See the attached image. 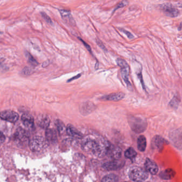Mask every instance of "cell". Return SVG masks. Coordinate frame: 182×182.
Here are the masks:
<instances>
[{
  "mask_svg": "<svg viewBox=\"0 0 182 182\" xmlns=\"http://www.w3.org/2000/svg\"><path fill=\"white\" fill-rule=\"evenodd\" d=\"M142 69H141L139 71L138 70V71L136 72V74L137 75L138 78L140 82H141V84L142 85V87H143V89H144V90H146V88H145V86L144 82V80H143V75H142Z\"/></svg>",
  "mask_w": 182,
  "mask_h": 182,
  "instance_id": "28",
  "label": "cell"
},
{
  "mask_svg": "<svg viewBox=\"0 0 182 182\" xmlns=\"http://www.w3.org/2000/svg\"><path fill=\"white\" fill-rule=\"evenodd\" d=\"M119 30H120L121 32H123L124 34H125L127 36L128 38H129V39H133V38H134V35L132 34L130 32H129V31H127V30H124V28H119Z\"/></svg>",
  "mask_w": 182,
  "mask_h": 182,
  "instance_id": "30",
  "label": "cell"
},
{
  "mask_svg": "<svg viewBox=\"0 0 182 182\" xmlns=\"http://www.w3.org/2000/svg\"><path fill=\"white\" fill-rule=\"evenodd\" d=\"M160 9L163 11L165 14L169 17L175 18L179 16V11L172 4L165 3L159 5Z\"/></svg>",
  "mask_w": 182,
  "mask_h": 182,
  "instance_id": "6",
  "label": "cell"
},
{
  "mask_svg": "<svg viewBox=\"0 0 182 182\" xmlns=\"http://www.w3.org/2000/svg\"><path fill=\"white\" fill-rule=\"evenodd\" d=\"M81 74H78V75H76V76H73V78H71V79H69L68 80H67V82H71V81H72L73 80H76V79H79V78L81 76Z\"/></svg>",
  "mask_w": 182,
  "mask_h": 182,
  "instance_id": "34",
  "label": "cell"
},
{
  "mask_svg": "<svg viewBox=\"0 0 182 182\" xmlns=\"http://www.w3.org/2000/svg\"><path fill=\"white\" fill-rule=\"evenodd\" d=\"M117 65L121 68V74L122 78L126 84L128 89L132 90L133 88L129 80V66L124 59L117 58L116 60Z\"/></svg>",
  "mask_w": 182,
  "mask_h": 182,
  "instance_id": "3",
  "label": "cell"
},
{
  "mask_svg": "<svg viewBox=\"0 0 182 182\" xmlns=\"http://www.w3.org/2000/svg\"><path fill=\"white\" fill-rule=\"evenodd\" d=\"M182 23H181V25H180V26H179V31H180V30H182Z\"/></svg>",
  "mask_w": 182,
  "mask_h": 182,
  "instance_id": "36",
  "label": "cell"
},
{
  "mask_svg": "<svg viewBox=\"0 0 182 182\" xmlns=\"http://www.w3.org/2000/svg\"><path fill=\"white\" fill-rule=\"evenodd\" d=\"M125 97V94L123 93H112L109 95H104L100 97V100H110V101H119L122 100Z\"/></svg>",
  "mask_w": 182,
  "mask_h": 182,
  "instance_id": "12",
  "label": "cell"
},
{
  "mask_svg": "<svg viewBox=\"0 0 182 182\" xmlns=\"http://www.w3.org/2000/svg\"><path fill=\"white\" fill-rule=\"evenodd\" d=\"M145 170L152 175H156L159 171V168L155 161L149 158H147L145 163Z\"/></svg>",
  "mask_w": 182,
  "mask_h": 182,
  "instance_id": "10",
  "label": "cell"
},
{
  "mask_svg": "<svg viewBox=\"0 0 182 182\" xmlns=\"http://www.w3.org/2000/svg\"><path fill=\"white\" fill-rule=\"evenodd\" d=\"M165 144V140L161 136L157 135L152 139V147L159 151H161Z\"/></svg>",
  "mask_w": 182,
  "mask_h": 182,
  "instance_id": "13",
  "label": "cell"
},
{
  "mask_svg": "<svg viewBox=\"0 0 182 182\" xmlns=\"http://www.w3.org/2000/svg\"><path fill=\"white\" fill-rule=\"evenodd\" d=\"M169 137L176 148L182 149V131L179 129L172 130L169 134Z\"/></svg>",
  "mask_w": 182,
  "mask_h": 182,
  "instance_id": "7",
  "label": "cell"
},
{
  "mask_svg": "<svg viewBox=\"0 0 182 182\" xmlns=\"http://www.w3.org/2000/svg\"><path fill=\"white\" fill-rule=\"evenodd\" d=\"M14 140L18 145L21 146H25L30 143L29 135L27 131L25 130L23 128H19L14 134Z\"/></svg>",
  "mask_w": 182,
  "mask_h": 182,
  "instance_id": "5",
  "label": "cell"
},
{
  "mask_svg": "<svg viewBox=\"0 0 182 182\" xmlns=\"http://www.w3.org/2000/svg\"><path fill=\"white\" fill-rule=\"evenodd\" d=\"M5 137L4 136V135L3 134L2 132H1V135H0V140H1V143L2 144L3 143L4 141H5Z\"/></svg>",
  "mask_w": 182,
  "mask_h": 182,
  "instance_id": "35",
  "label": "cell"
},
{
  "mask_svg": "<svg viewBox=\"0 0 182 182\" xmlns=\"http://www.w3.org/2000/svg\"><path fill=\"white\" fill-rule=\"evenodd\" d=\"M21 121L25 126L29 129H33L34 128V120L33 117L27 113L23 114L21 116Z\"/></svg>",
  "mask_w": 182,
  "mask_h": 182,
  "instance_id": "11",
  "label": "cell"
},
{
  "mask_svg": "<svg viewBox=\"0 0 182 182\" xmlns=\"http://www.w3.org/2000/svg\"><path fill=\"white\" fill-rule=\"evenodd\" d=\"M25 56H26V58H27L28 62L31 64V65L33 66H36L38 65V62L32 56L31 54H30L27 52H25Z\"/></svg>",
  "mask_w": 182,
  "mask_h": 182,
  "instance_id": "26",
  "label": "cell"
},
{
  "mask_svg": "<svg viewBox=\"0 0 182 182\" xmlns=\"http://www.w3.org/2000/svg\"><path fill=\"white\" fill-rule=\"evenodd\" d=\"M181 102V98L178 94H175L169 102L168 105L172 109L176 110L178 109L179 103Z\"/></svg>",
  "mask_w": 182,
  "mask_h": 182,
  "instance_id": "21",
  "label": "cell"
},
{
  "mask_svg": "<svg viewBox=\"0 0 182 182\" xmlns=\"http://www.w3.org/2000/svg\"><path fill=\"white\" fill-rule=\"evenodd\" d=\"M33 72H34L33 69H32L29 67H25L21 71V73L24 76H29L31 75L32 73H33Z\"/></svg>",
  "mask_w": 182,
  "mask_h": 182,
  "instance_id": "27",
  "label": "cell"
},
{
  "mask_svg": "<svg viewBox=\"0 0 182 182\" xmlns=\"http://www.w3.org/2000/svg\"><path fill=\"white\" fill-rule=\"evenodd\" d=\"M124 165V162L119 160H113L104 163L103 167L107 170H115L121 168Z\"/></svg>",
  "mask_w": 182,
  "mask_h": 182,
  "instance_id": "9",
  "label": "cell"
},
{
  "mask_svg": "<svg viewBox=\"0 0 182 182\" xmlns=\"http://www.w3.org/2000/svg\"><path fill=\"white\" fill-rule=\"evenodd\" d=\"M146 139L145 136L141 135L137 139V148L139 151L143 152L145 151L146 148Z\"/></svg>",
  "mask_w": 182,
  "mask_h": 182,
  "instance_id": "20",
  "label": "cell"
},
{
  "mask_svg": "<svg viewBox=\"0 0 182 182\" xmlns=\"http://www.w3.org/2000/svg\"><path fill=\"white\" fill-rule=\"evenodd\" d=\"M119 178L117 176L114 174H110L104 177L102 182H118Z\"/></svg>",
  "mask_w": 182,
  "mask_h": 182,
  "instance_id": "25",
  "label": "cell"
},
{
  "mask_svg": "<svg viewBox=\"0 0 182 182\" xmlns=\"http://www.w3.org/2000/svg\"><path fill=\"white\" fill-rule=\"evenodd\" d=\"M59 11L62 18L64 20L67 21L70 24L73 25V23H74V21L69 11L67 10H60Z\"/></svg>",
  "mask_w": 182,
  "mask_h": 182,
  "instance_id": "19",
  "label": "cell"
},
{
  "mask_svg": "<svg viewBox=\"0 0 182 182\" xmlns=\"http://www.w3.org/2000/svg\"><path fill=\"white\" fill-rule=\"evenodd\" d=\"M31 151L35 153H41L45 151L48 147L47 141L41 136H35L30 141Z\"/></svg>",
  "mask_w": 182,
  "mask_h": 182,
  "instance_id": "2",
  "label": "cell"
},
{
  "mask_svg": "<svg viewBox=\"0 0 182 182\" xmlns=\"http://www.w3.org/2000/svg\"><path fill=\"white\" fill-rule=\"evenodd\" d=\"M96 42L97 44L98 45V46L100 47V48L102 49L103 50H104L105 52H107V49L105 48V45H104L103 43V42L101 41L100 40V39H98V38H97L96 39Z\"/></svg>",
  "mask_w": 182,
  "mask_h": 182,
  "instance_id": "32",
  "label": "cell"
},
{
  "mask_svg": "<svg viewBox=\"0 0 182 182\" xmlns=\"http://www.w3.org/2000/svg\"><path fill=\"white\" fill-rule=\"evenodd\" d=\"M55 125L56 126V127L59 134H63L65 131L66 132V128L62 121L58 119L57 120L55 121Z\"/></svg>",
  "mask_w": 182,
  "mask_h": 182,
  "instance_id": "24",
  "label": "cell"
},
{
  "mask_svg": "<svg viewBox=\"0 0 182 182\" xmlns=\"http://www.w3.org/2000/svg\"><path fill=\"white\" fill-rule=\"evenodd\" d=\"M95 105L90 102H87L82 104L81 106V112H84L85 113H90L91 111H92L94 109Z\"/></svg>",
  "mask_w": 182,
  "mask_h": 182,
  "instance_id": "22",
  "label": "cell"
},
{
  "mask_svg": "<svg viewBox=\"0 0 182 182\" xmlns=\"http://www.w3.org/2000/svg\"><path fill=\"white\" fill-rule=\"evenodd\" d=\"M41 14L42 17L43 18L48 24L50 25H52V19L50 18L49 17L48 14H45L44 12H41Z\"/></svg>",
  "mask_w": 182,
  "mask_h": 182,
  "instance_id": "29",
  "label": "cell"
},
{
  "mask_svg": "<svg viewBox=\"0 0 182 182\" xmlns=\"http://www.w3.org/2000/svg\"><path fill=\"white\" fill-rule=\"evenodd\" d=\"M78 38H79V40H80L82 42L83 44L85 46V47H86V49H87V50L91 54H92V50H91V47H90V46L89 45H88L87 43H86V42L84 41L81 38L78 37Z\"/></svg>",
  "mask_w": 182,
  "mask_h": 182,
  "instance_id": "33",
  "label": "cell"
},
{
  "mask_svg": "<svg viewBox=\"0 0 182 182\" xmlns=\"http://www.w3.org/2000/svg\"><path fill=\"white\" fill-rule=\"evenodd\" d=\"M179 6H180V7H181V8H182V4H181L179 5Z\"/></svg>",
  "mask_w": 182,
  "mask_h": 182,
  "instance_id": "37",
  "label": "cell"
},
{
  "mask_svg": "<svg viewBox=\"0 0 182 182\" xmlns=\"http://www.w3.org/2000/svg\"><path fill=\"white\" fill-rule=\"evenodd\" d=\"M131 180L135 182H141L148 179V172L144 169L139 167H133L131 168L128 173Z\"/></svg>",
  "mask_w": 182,
  "mask_h": 182,
  "instance_id": "4",
  "label": "cell"
},
{
  "mask_svg": "<svg viewBox=\"0 0 182 182\" xmlns=\"http://www.w3.org/2000/svg\"><path fill=\"white\" fill-rule=\"evenodd\" d=\"M47 141L50 143H55L57 140L56 131L54 129H47L45 132Z\"/></svg>",
  "mask_w": 182,
  "mask_h": 182,
  "instance_id": "17",
  "label": "cell"
},
{
  "mask_svg": "<svg viewBox=\"0 0 182 182\" xmlns=\"http://www.w3.org/2000/svg\"><path fill=\"white\" fill-rule=\"evenodd\" d=\"M0 117L2 120L11 123L17 122L19 119L18 114L11 110H5L1 112Z\"/></svg>",
  "mask_w": 182,
  "mask_h": 182,
  "instance_id": "8",
  "label": "cell"
},
{
  "mask_svg": "<svg viewBox=\"0 0 182 182\" xmlns=\"http://www.w3.org/2000/svg\"><path fill=\"white\" fill-rule=\"evenodd\" d=\"M176 175V172L172 169H167L161 172L159 176L163 179L169 180L173 179Z\"/></svg>",
  "mask_w": 182,
  "mask_h": 182,
  "instance_id": "16",
  "label": "cell"
},
{
  "mask_svg": "<svg viewBox=\"0 0 182 182\" xmlns=\"http://www.w3.org/2000/svg\"><path fill=\"white\" fill-rule=\"evenodd\" d=\"M108 155L113 159V160H118L121 157L122 150L120 148L115 147L113 145L110 149Z\"/></svg>",
  "mask_w": 182,
  "mask_h": 182,
  "instance_id": "15",
  "label": "cell"
},
{
  "mask_svg": "<svg viewBox=\"0 0 182 182\" xmlns=\"http://www.w3.org/2000/svg\"><path fill=\"white\" fill-rule=\"evenodd\" d=\"M137 152L133 148H128L124 153L125 157L130 159L131 160H133L137 156Z\"/></svg>",
  "mask_w": 182,
  "mask_h": 182,
  "instance_id": "23",
  "label": "cell"
},
{
  "mask_svg": "<svg viewBox=\"0 0 182 182\" xmlns=\"http://www.w3.org/2000/svg\"><path fill=\"white\" fill-rule=\"evenodd\" d=\"M128 3V1H121V2H120L119 3L117 4V7H115V9H114V11L117 10L119 9H120L121 8H122V7H124V6L127 5Z\"/></svg>",
  "mask_w": 182,
  "mask_h": 182,
  "instance_id": "31",
  "label": "cell"
},
{
  "mask_svg": "<svg viewBox=\"0 0 182 182\" xmlns=\"http://www.w3.org/2000/svg\"><path fill=\"white\" fill-rule=\"evenodd\" d=\"M128 122L131 130L137 134H141L146 130L148 127L146 121L141 117L129 115Z\"/></svg>",
  "mask_w": 182,
  "mask_h": 182,
  "instance_id": "1",
  "label": "cell"
},
{
  "mask_svg": "<svg viewBox=\"0 0 182 182\" xmlns=\"http://www.w3.org/2000/svg\"><path fill=\"white\" fill-rule=\"evenodd\" d=\"M66 133L71 137L76 139H80L82 138V134L71 124L67 125L66 127Z\"/></svg>",
  "mask_w": 182,
  "mask_h": 182,
  "instance_id": "14",
  "label": "cell"
},
{
  "mask_svg": "<svg viewBox=\"0 0 182 182\" xmlns=\"http://www.w3.org/2000/svg\"><path fill=\"white\" fill-rule=\"evenodd\" d=\"M38 124L43 129H47L50 124V119L47 115H41L38 117Z\"/></svg>",
  "mask_w": 182,
  "mask_h": 182,
  "instance_id": "18",
  "label": "cell"
}]
</instances>
